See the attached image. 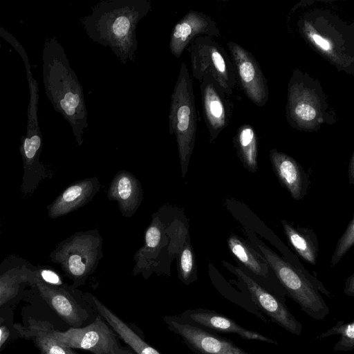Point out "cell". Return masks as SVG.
I'll list each match as a JSON object with an SVG mask.
<instances>
[{
    "mask_svg": "<svg viewBox=\"0 0 354 354\" xmlns=\"http://www.w3.org/2000/svg\"><path fill=\"white\" fill-rule=\"evenodd\" d=\"M254 243L260 250L269 268L288 295L297 302L302 311L314 319L320 321L328 316L329 308L319 293L329 296L321 283H315L301 270L279 256L257 237Z\"/></svg>",
    "mask_w": 354,
    "mask_h": 354,
    "instance_id": "obj_3",
    "label": "cell"
},
{
    "mask_svg": "<svg viewBox=\"0 0 354 354\" xmlns=\"http://www.w3.org/2000/svg\"><path fill=\"white\" fill-rule=\"evenodd\" d=\"M270 160L281 185L293 199H302L310 185L308 175L302 167L292 158L277 151L270 153Z\"/></svg>",
    "mask_w": 354,
    "mask_h": 354,
    "instance_id": "obj_15",
    "label": "cell"
},
{
    "mask_svg": "<svg viewBox=\"0 0 354 354\" xmlns=\"http://www.w3.org/2000/svg\"><path fill=\"white\" fill-rule=\"evenodd\" d=\"M334 335H339V339L333 346L335 352L350 351L354 348V322L345 323L344 321H339L337 323L319 335L316 339H323Z\"/></svg>",
    "mask_w": 354,
    "mask_h": 354,
    "instance_id": "obj_23",
    "label": "cell"
},
{
    "mask_svg": "<svg viewBox=\"0 0 354 354\" xmlns=\"http://www.w3.org/2000/svg\"><path fill=\"white\" fill-rule=\"evenodd\" d=\"M211 30V23L203 15L190 10L173 27L171 32L169 48L171 53L179 59L194 37Z\"/></svg>",
    "mask_w": 354,
    "mask_h": 354,
    "instance_id": "obj_17",
    "label": "cell"
},
{
    "mask_svg": "<svg viewBox=\"0 0 354 354\" xmlns=\"http://www.w3.org/2000/svg\"><path fill=\"white\" fill-rule=\"evenodd\" d=\"M239 70L243 82L250 86L256 76L255 68L252 63L249 60L243 59L239 64Z\"/></svg>",
    "mask_w": 354,
    "mask_h": 354,
    "instance_id": "obj_28",
    "label": "cell"
},
{
    "mask_svg": "<svg viewBox=\"0 0 354 354\" xmlns=\"http://www.w3.org/2000/svg\"><path fill=\"white\" fill-rule=\"evenodd\" d=\"M31 105H37V104H30V105H28V106H31ZM37 106H38V105H37Z\"/></svg>",
    "mask_w": 354,
    "mask_h": 354,
    "instance_id": "obj_35",
    "label": "cell"
},
{
    "mask_svg": "<svg viewBox=\"0 0 354 354\" xmlns=\"http://www.w3.org/2000/svg\"><path fill=\"white\" fill-rule=\"evenodd\" d=\"M169 131L177 142L182 176L184 177L193 151L196 133V112L192 80L186 64L180 67L171 95Z\"/></svg>",
    "mask_w": 354,
    "mask_h": 354,
    "instance_id": "obj_5",
    "label": "cell"
},
{
    "mask_svg": "<svg viewBox=\"0 0 354 354\" xmlns=\"http://www.w3.org/2000/svg\"><path fill=\"white\" fill-rule=\"evenodd\" d=\"M109 200L118 203L123 216L131 217L140 207L143 191L137 178L127 171H118L107 192Z\"/></svg>",
    "mask_w": 354,
    "mask_h": 354,
    "instance_id": "obj_16",
    "label": "cell"
},
{
    "mask_svg": "<svg viewBox=\"0 0 354 354\" xmlns=\"http://www.w3.org/2000/svg\"><path fill=\"white\" fill-rule=\"evenodd\" d=\"M227 243L232 254L253 274L266 277L269 266L262 257L241 238L231 234Z\"/></svg>",
    "mask_w": 354,
    "mask_h": 354,
    "instance_id": "obj_19",
    "label": "cell"
},
{
    "mask_svg": "<svg viewBox=\"0 0 354 354\" xmlns=\"http://www.w3.org/2000/svg\"><path fill=\"white\" fill-rule=\"evenodd\" d=\"M84 299L96 314L99 315L136 354H160L145 341L136 328L121 319L96 297L86 292L84 293Z\"/></svg>",
    "mask_w": 354,
    "mask_h": 354,
    "instance_id": "obj_14",
    "label": "cell"
},
{
    "mask_svg": "<svg viewBox=\"0 0 354 354\" xmlns=\"http://www.w3.org/2000/svg\"><path fill=\"white\" fill-rule=\"evenodd\" d=\"M202 79L201 88L205 113L209 125L213 129H216L221 127L224 122L223 105L213 86L207 84L204 77H201L200 80Z\"/></svg>",
    "mask_w": 354,
    "mask_h": 354,
    "instance_id": "obj_21",
    "label": "cell"
},
{
    "mask_svg": "<svg viewBox=\"0 0 354 354\" xmlns=\"http://www.w3.org/2000/svg\"><path fill=\"white\" fill-rule=\"evenodd\" d=\"M354 243V218L351 219L345 232L338 240L331 259V266H335Z\"/></svg>",
    "mask_w": 354,
    "mask_h": 354,
    "instance_id": "obj_26",
    "label": "cell"
},
{
    "mask_svg": "<svg viewBox=\"0 0 354 354\" xmlns=\"http://www.w3.org/2000/svg\"><path fill=\"white\" fill-rule=\"evenodd\" d=\"M180 320L212 333L235 334L247 340H258L277 345V342L257 331L247 329L234 319L216 311L205 309H188L178 316Z\"/></svg>",
    "mask_w": 354,
    "mask_h": 354,
    "instance_id": "obj_11",
    "label": "cell"
},
{
    "mask_svg": "<svg viewBox=\"0 0 354 354\" xmlns=\"http://www.w3.org/2000/svg\"><path fill=\"white\" fill-rule=\"evenodd\" d=\"M103 241L98 230L78 232L60 241L50 253V261L60 266L76 288L84 285L97 268Z\"/></svg>",
    "mask_w": 354,
    "mask_h": 354,
    "instance_id": "obj_4",
    "label": "cell"
},
{
    "mask_svg": "<svg viewBox=\"0 0 354 354\" xmlns=\"http://www.w3.org/2000/svg\"><path fill=\"white\" fill-rule=\"evenodd\" d=\"M348 183L350 185L354 184V158L353 156H352L350 164L348 166Z\"/></svg>",
    "mask_w": 354,
    "mask_h": 354,
    "instance_id": "obj_33",
    "label": "cell"
},
{
    "mask_svg": "<svg viewBox=\"0 0 354 354\" xmlns=\"http://www.w3.org/2000/svg\"><path fill=\"white\" fill-rule=\"evenodd\" d=\"M108 354H136L132 349L123 347L118 343Z\"/></svg>",
    "mask_w": 354,
    "mask_h": 354,
    "instance_id": "obj_32",
    "label": "cell"
},
{
    "mask_svg": "<svg viewBox=\"0 0 354 354\" xmlns=\"http://www.w3.org/2000/svg\"><path fill=\"white\" fill-rule=\"evenodd\" d=\"M41 150L40 129L27 128L19 146L24 169L20 190L25 196L33 194L39 183L52 174L47 165L40 160Z\"/></svg>",
    "mask_w": 354,
    "mask_h": 354,
    "instance_id": "obj_10",
    "label": "cell"
},
{
    "mask_svg": "<svg viewBox=\"0 0 354 354\" xmlns=\"http://www.w3.org/2000/svg\"><path fill=\"white\" fill-rule=\"evenodd\" d=\"M100 187L95 176L75 181L47 206L48 216L55 219L82 207L93 199Z\"/></svg>",
    "mask_w": 354,
    "mask_h": 354,
    "instance_id": "obj_13",
    "label": "cell"
},
{
    "mask_svg": "<svg viewBox=\"0 0 354 354\" xmlns=\"http://www.w3.org/2000/svg\"><path fill=\"white\" fill-rule=\"evenodd\" d=\"M165 239L164 226L158 218H155L147 227L145 235V245L138 251V254L147 252L154 254L158 252L162 248V243Z\"/></svg>",
    "mask_w": 354,
    "mask_h": 354,
    "instance_id": "obj_25",
    "label": "cell"
},
{
    "mask_svg": "<svg viewBox=\"0 0 354 354\" xmlns=\"http://www.w3.org/2000/svg\"><path fill=\"white\" fill-rule=\"evenodd\" d=\"M239 153L246 169L255 173L257 170V150L254 131L250 127L243 129L239 136Z\"/></svg>",
    "mask_w": 354,
    "mask_h": 354,
    "instance_id": "obj_22",
    "label": "cell"
},
{
    "mask_svg": "<svg viewBox=\"0 0 354 354\" xmlns=\"http://www.w3.org/2000/svg\"><path fill=\"white\" fill-rule=\"evenodd\" d=\"M1 41H0V48H1Z\"/></svg>",
    "mask_w": 354,
    "mask_h": 354,
    "instance_id": "obj_36",
    "label": "cell"
},
{
    "mask_svg": "<svg viewBox=\"0 0 354 354\" xmlns=\"http://www.w3.org/2000/svg\"><path fill=\"white\" fill-rule=\"evenodd\" d=\"M35 275L47 284L57 286L64 284L59 274L48 266H35Z\"/></svg>",
    "mask_w": 354,
    "mask_h": 354,
    "instance_id": "obj_27",
    "label": "cell"
},
{
    "mask_svg": "<svg viewBox=\"0 0 354 354\" xmlns=\"http://www.w3.org/2000/svg\"><path fill=\"white\" fill-rule=\"evenodd\" d=\"M35 266L10 254L0 263V307L21 298L35 277Z\"/></svg>",
    "mask_w": 354,
    "mask_h": 354,
    "instance_id": "obj_12",
    "label": "cell"
},
{
    "mask_svg": "<svg viewBox=\"0 0 354 354\" xmlns=\"http://www.w3.org/2000/svg\"><path fill=\"white\" fill-rule=\"evenodd\" d=\"M42 74L46 95L55 111L69 124L78 146L88 128V114L82 86L71 68L64 48L52 36L42 50Z\"/></svg>",
    "mask_w": 354,
    "mask_h": 354,
    "instance_id": "obj_2",
    "label": "cell"
},
{
    "mask_svg": "<svg viewBox=\"0 0 354 354\" xmlns=\"http://www.w3.org/2000/svg\"><path fill=\"white\" fill-rule=\"evenodd\" d=\"M178 277L185 285L197 279V266L194 250L189 241H185L178 256Z\"/></svg>",
    "mask_w": 354,
    "mask_h": 354,
    "instance_id": "obj_24",
    "label": "cell"
},
{
    "mask_svg": "<svg viewBox=\"0 0 354 354\" xmlns=\"http://www.w3.org/2000/svg\"><path fill=\"white\" fill-rule=\"evenodd\" d=\"M9 335V331L8 328L4 326H0V348L1 346L5 343Z\"/></svg>",
    "mask_w": 354,
    "mask_h": 354,
    "instance_id": "obj_34",
    "label": "cell"
},
{
    "mask_svg": "<svg viewBox=\"0 0 354 354\" xmlns=\"http://www.w3.org/2000/svg\"><path fill=\"white\" fill-rule=\"evenodd\" d=\"M30 286L73 328L82 327L95 317L93 316L95 312L84 299V294L71 286L47 284L36 277L35 270V277Z\"/></svg>",
    "mask_w": 354,
    "mask_h": 354,
    "instance_id": "obj_6",
    "label": "cell"
},
{
    "mask_svg": "<svg viewBox=\"0 0 354 354\" xmlns=\"http://www.w3.org/2000/svg\"><path fill=\"white\" fill-rule=\"evenodd\" d=\"M344 293L348 296L354 297V274H352L346 279Z\"/></svg>",
    "mask_w": 354,
    "mask_h": 354,
    "instance_id": "obj_31",
    "label": "cell"
},
{
    "mask_svg": "<svg viewBox=\"0 0 354 354\" xmlns=\"http://www.w3.org/2000/svg\"><path fill=\"white\" fill-rule=\"evenodd\" d=\"M295 115L302 121H313L316 115L315 109L309 104L299 103L295 109Z\"/></svg>",
    "mask_w": 354,
    "mask_h": 354,
    "instance_id": "obj_29",
    "label": "cell"
},
{
    "mask_svg": "<svg viewBox=\"0 0 354 354\" xmlns=\"http://www.w3.org/2000/svg\"><path fill=\"white\" fill-rule=\"evenodd\" d=\"M312 40L316 44V45L324 51H330L331 46L329 41L317 34L311 35Z\"/></svg>",
    "mask_w": 354,
    "mask_h": 354,
    "instance_id": "obj_30",
    "label": "cell"
},
{
    "mask_svg": "<svg viewBox=\"0 0 354 354\" xmlns=\"http://www.w3.org/2000/svg\"><path fill=\"white\" fill-rule=\"evenodd\" d=\"M26 332L29 337H33L34 342L43 354H77L71 348L62 346L54 341L41 321L30 319L29 327Z\"/></svg>",
    "mask_w": 354,
    "mask_h": 354,
    "instance_id": "obj_20",
    "label": "cell"
},
{
    "mask_svg": "<svg viewBox=\"0 0 354 354\" xmlns=\"http://www.w3.org/2000/svg\"><path fill=\"white\" fill-rule=\"evenodd\" d=\"M42 323L54 341L68 348L82 349L93 354H108L119 343L118 335L97 314L88 324L71 327L64 332L55 330L48 322Z\"/></svg>",
    "mask_w": 354,
    "mask_h": 354,
    "instance_id": "obj_7",
    "label": "cell"
},
{
    "mask_svg": "<svg viewBox=\"0 0 354 354\" xmlns=\"http://www.w3.org/2000/svg\"><path fill=\"white\" fill-rule=\"evenodd\" d=\"M282 227L288 242L296 253L305 261L315 265L318 254V241L312 229L295 227L285 219Z\"/></svg>",
    "mask_w": 354,
    "mask_h": 354,
    "instance_id": "obj_18",
    "label": "cell"
},
{
    "mask_svg": "<svg viewBox=\"0 0 354 354\" xmlns=\"http://www.w3.org/2000/svg\"><path fill=\"white\" fill-rule=\"evenodd\" d=\"M163 321L195 354H250L230 339L187 324L178 316H165Z\"/></svg>",
    "mask_w": 354,
    "mask_h": 354,
    "instance_id": "obj_9",
    "label": "cell"
},
{
    "mask_svg": "<svg viewBox=\"0 0 354 354\" xmlns=\"http://www.w3.org/2000/svg\"><path fill=\"white\" fill-rule=\"evenodd\" d=\"M223 265L243 282L252 301L261 313L288 332L295 335L301 334V324L290 312L284 302L259 284L240 268L225 261Z\"/></svg>",
    "mask_w": 354,
    "mask_h": 354,
    "instance_id": "obj_8",
    "label": "cell"
},
{
    "mask_svg": "<svg viewBox=\"0 0 354 354\" xmlns=\"http://www.w3.org/2000/svg\"><path fill=\"white\" fill-rule=\"evenodd\" d=\"M151 9L149 0L100 1L81 24L90 39L109 48L124 65L136 59L137 26Z\"/></svg>",
    "mask_w": 354,
    "mask_h": 354,
    "instance_id": "obj_1",
    "label": "cell"
}]
</instances>
